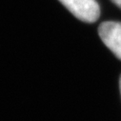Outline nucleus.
<instances>
[{"label": "nucleus", "instance_id": "3", "mask_svg": "<svg viewBox=\"0 0 121 121\" xmlns=\"http://www.w3.org/2000/svg\"><path fill=\"white\" fill-rule=\"evenodd\" d=\"M112 1L117 7H119V8L121 9V0H112Z\"/></svg>", "mask_w": 121, "mask_h": 121}, {"label": "nucleus", "instance_id": "2", "mask_svg": "<svg viewBox=\"0 0 121 121\" xmlns=\"http://www.w3.org/2000/svg\"><path fill=\"white\" fill-rule=\"evenodd\" d=\"M98 35L108 49L121 60V23L103 22L98 27Z\"/></svg>", "mask_w": 121, "mask_h": 121}, {"label": "nucleus", "instance_id": "4", "mask_svg": "<svg viewBox=\"0 0 121 121\" xmlns=\"http://www.w3.org/2000/svg\"><path fill=\"white\" fill-rule=\"evenodd\" d=\"M119 89H120V94H121V76H120V79H119Z\"/></svg>", "mask_w": 121, "mask_h": 121}, {"label": "nucleus", "instance_id": "1", "mask_svg": "<svg viewBox=\"0 0 121 121\" xmlns=\"http://www.w3.org/2000/svg\"><path fill=\"white\" fill-rule=\"evenodd\" d=\"M59 2L83 22L94 23L100 16V7L95 0H59Z\"/></svg>", "mask_w": 121, "mask_h": 121}]
</instances>
